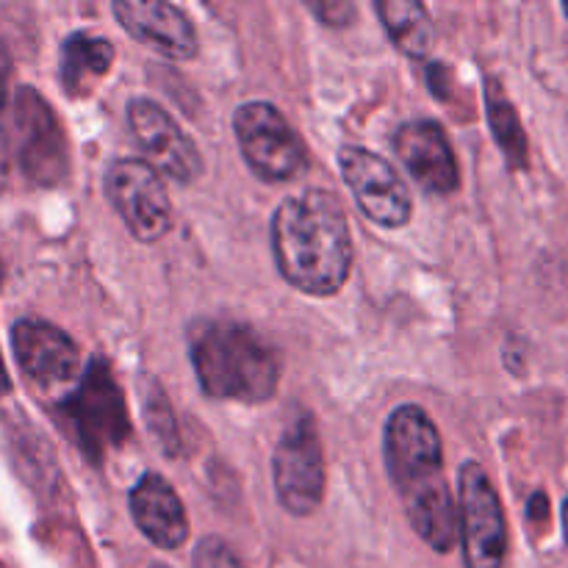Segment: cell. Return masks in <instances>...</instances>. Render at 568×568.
I'll return each instance as SVG.
<instances>
[{
    "mask_svg": "<svg viewBox=\"0 0 568 568\" xmlns=\"http://www.w3.org/2000/svg\"><path fill=\"white\" fill-rule=\"evenodd\" d=\"M128 128L144 159L159 175L170 181L194 183L203 175V155L189 133L172 120L170 111L150 98H133L128 103Z\"/></svg>",
    "mask_w": 568,
    "mask_h": 568,
    "instance_id": "30bf717a",
    "label": "cell"
},
{
    "mask_svg": "<svg viewBox=\"0 0 568 568\" xmlns=\"http://www.w3.org/2000/svg\"><path fill=\"white\" fill-rule=\"evenodd\" d=\"M105 197L136 242L153 244L172 227L166 183L148 161L116 159L105 170Z\"/></svg>",
    "mask_w": 568,
    "mask_h": 568,
    "instance_id": "ba28073f",
    "label": "cell"
},
{
    "mask_svg": "<svg viewBox=\"0 0 568 568\" xmlns=\"http://www.w3.org/2000/svg\"><path fill=\"white\" fill-rule=\"evenodd\" d=\"M486 111H488V125H491L494 142L508 159L510 170H525L527 166V136L521 128L516 105L510 103L508 94L503 92L497 78H486Z\"/></svg>",
    "mask_w": 568,
    "mask_h": 568,
    "instance_id": "ac0fdd59",
    "label": "cell"
},
{
    "mask_svg": "<svg viewBox=\"0 0 568 568\" xmlns=\"http://www.w3.org/2000/svg\"><path fill=\"white\" fill-rule=\"evenodd\" d=\"M11 349L22 375L42 392L72 386V381H78L83 372L78 344L48 320L26 316L14 322Z\"/></svg>",
    "mask_w": 568,
    "mask_h": 568,
    "instance_id": "7c38bea8",
    "label": "cell"
},
{
    "mask_svg": "<svg viewBox=\"0 0 568 568\" xmlns=\"http://www.w3.org/2000/svg\"><path fill=\"white\" fill-rule=\"evenodd\" d=\"M547 508H549L547 494L538 491L530 497V510H527V516H530V519H538V516H541V519H547Z\"/></svg>",
    "mask_w": 568,
    "mask_h": 568,
    "instance_id": "603a6c76",
    "label": "cell"
},
{
    "mask_svg": "<svg viewBox=\"0 0 568 568\" xmlns=\"http://www.w3.org/2000/svg\"><path fill=\"white\" fill-rule=\"evenodd\" d=\"M0 283H3V264H0ZM11 392V381H9V372H6L3 364V355H0V399Z\"/></svg>",
    "mask_w": 568,
    "mask_h": 568,
    "instance_id": "cb8c5ba5",
    "label": "cell"
},
{
    "mask_svg": "<svg viewBox=\"0 0 568 568\" xmlns=\"http://www.w3.org/2000/svg\"><path fill=\"white\" fill-rule=\"evenodd\" d=\"M394 153L408 175L430 194H453L460 186V170L447 131L433 120H410L394 133Z\"/></svg>",
    "mask_w": 568,
    "mask_h": 568,
    "instance_id": "4fadbf2b",
    "label": "cell"
},
{
    "mask_svg": "<svg viewBox=\"0 0 568 568\" xmlns=\"http://www.w3.org/2000/svg\"><path fill=\"white\" fill-rule=\"evenodd\" d=\"M6 105H9V55H6L3 44H0V142H3Z\"/></svg>",
    "mask_w": 568,
    "mask_h": 568,
    "instance_id": "7402d4cb",
    "label": "cell"
},
{
    "mask_svg": "<svg viewBox=\"0 0 568 568\" xmlns=\"http://www.w3.org/2000/svg\"><path fill=\"white\" fill-rule=\"evenodd\" d=\"M17 164L39 186H55L70 170L67 136L48 100L33 87H20L11 103Z\"/></svg>",
    "mask_w": 568,
    "mask_h": 568,
    "instance_id": "9c48e42d",
    "label": "cell"
},
{
    "mask_svg": "<svg viewBox=\"0 0 568 568\" xmlns=\"http://www.w3.org/2000/svg\"><path fill=\"white\" fill-rule=\"evenodd\" d=\"M194 568H244V564L222 538L205 536L194 549Z\"/></svg>",
    "mask_w": 568,
    "mask_h": 568,
    "instance_id": "ffe728a7",
    "label": "cell"
},
{
    "mask_svg": "<svg viewBox=\"0 0 568 568\" xmlns=\"http://www.w3.org/2000/svg\"><path fill=\"white\" fill-rule=\"evenodd\" d=\"M564 11H566V17H568V0L564 3Z\"/></svg>",
    "mask_w": 568,
    "mask_h": 568,
    "instance_id": "4316f807",
    "label": "cell"
},
{
    "mask_svg": "<svg viewBox=\"0 0 568 568\" xmlns=\"http://www.w3.org/2000/svg\"><path fill=\"white\" fill-rule=\"evenodd\" d=\"M139 394H142V410H144V419H148V430L150 436L159 442L161 453H164L166 458L181 455V433H178L175 410H172L164 388L159 386L155 377H142V383H139Z\"/></svg>",
    "mask_w": 568,
    "mask_h": 568,
    "instance_id": "d6986e66",
    "label": "cell"
},
{
    "mask_svg": "<svg viewBox=\"0 0 568 568\" xmlns=\"http://www.w3.org/2000/svg\"><path fill=\"white\" fill-rule=\"evenodd\" d=\"M564 532H566V544H568V499L564 503Z\"/></svg>",
    "mask_w": 568,
    "mask_h": 568,
    "instance_id": "d4e9b609",
    "label": "cell"
},
{
    "mask_svg": "<svg viewBox=\"0 0 568 568\" xmlns=\"http://www.w3.org/2000/svg\"><path fill=\"white\" fill-rule=\"evenodd\" d=\"M233 133L244 161L261 181H294L308 164L303 139L275 103L250 100L239 105L233 114Z\"/></svg>",
    "mask_w": 568,
    "mask_h": 568,
    "instance_id": "8992f818",
    "label": "cell"
},
{
    "mask_svg": "<svg viewBox=\"0 0 568 568\" xmlns=\"http://www.w3.org/2000/svg\"><path fill=\"white\" fill-rule=\"evenodd\" d=\"M111 11L125 33L164 59L186 61L197 55V31L178 6L164 0H116Z\"/></svg>",
    "mask_w": 568,
    "mask_h": 568,
    "instance_id": "5bb4252c",
    "label": "cell"
},
{
    "mask_svg": "<svg viewBox=\"0 0 568 568\" xmlns=\"http://www.w3.org/2000/svg\"><path fill=\"white\" fill-rule=\"evenodd\" d=\"M272 255L283 281L311 297H331L353 272V233L342 203L327 189H305L272 214Z\"/></svg>",
    "mask_w": 568,
    "mask_h": 568,
    "instance_id": "7a4b0ae2",
    "label": "cell"
},
{
    "mask_svg": "<svg viewBox=\"0 0 568 568\" xmlns=\"http://www.w3.org/2000/svg\"><path fill=\"white\" fill-rule=\"evenodd\" d=\"M148 568H166V566H161V564H153V566H148Z\"/></svg>",
    "mask_w": 568,
    "mask_h": 568,
    "instance_id": "484cf974",
    "label": "cell"
},
{
    "mask_svg": "<svg viewBox=\"0 0 568 568\" xmlns=\"http://www.w3.org/2000/svg\"><path fill=\"white\" fill-rule=\"evenodd\" d=\"M383 458L416 536L436 552L458 547V503L444 475V444L419 405H399L383 427Z\"/></svg>",
    "mask_w": 568,
    "mask_h": 568,
    "instance_id": "6da1fadb",
    "label": "cell"
},
{
    "mask_svg": "<svg viewBox=\"0 0 568 568\" xmlns=\"http://www.w3.org/2000/svg\"><path fill=\"white\" fill-rule=\"evenodd\" d=\"M338 170H342L344 183L353 192L358 209L375 225H408L410 211H414L408 183L399 178V172L383 155L372 153L361 144H344L338 150Z\"/></svg>",
    "mask_w": 568,
    "mask_h": 568,
    "instance_id": "8fae6325",
    "label": "cell"
},
{
    "mask_svg": "<svg viewBox=\"0 0 568 568\" xmlns=\"http://www.w3.org/2000/svg\"><path fill=\"white\" fill-rule=\"evenodd\" d=\"M308 9L322 26L333 28L349 26V20L355 17V3H347V0H322V3H308Z\"/></svg>",
    "mask_w": 568,
    "mask_h": 568,
    "instance_id": "44dd1931",
    "label": "cell"
},
{
    "mask_svg": "<svg viewBox=\"0 0 568 568\" xmlns=\"http://www.w3.org/2000/svg\"><path fill=\"white\" fill-rule=\"evenodd\" d=\"M133 525L159 549H181L189 541V516L166 477L144 471L128 494Z\"/></svg>",
    "mask_w": 568,
    "mask_h": 568,
    "instance_id": "9a60e30c",
    "label": "cell"
},
{
    "mask_svg": "<svg viewBox=\"0 0 568 568\" xmlns=\"http://www.w3.org/2000/svg\"><path fill=\"white\" fill-rule=\"evenodd\" d=\"M377 17L394 48L408 59H425L436 39L430 11L416 0H377Z\"/></svg>",
    "mask_w": 568,
    "mask_h": 568,
    "instance_id": "e0dca14e",
    "label": "cell"
},
{
    "mask_svg": "<svg viewBox=\"0 0 568 568\" xmlns=\"http://www.w3.org/2000/svg\"><path fill=\"white\" fill-rule=\"evenodd\" d=\"M200 388L211 399L270 403L281 386V355L261 333L231 320H200L189 333Z\"/></svg>",
    "mask_w": 568,
    "mask_h": 568,
    "instance_id": "3957f363",
    "label": "cell"
},
{
    "mask_svg": "<svg viewBox=\"0 0 568 568\" xmlns=\"http://www.w3.org/2000/svg\"><path fill=\"white\" fill-rule=\"evenodd\" d=\"M458 541L466 568H503L508 552V525L503 503L477 460L458 471Z\"/></svg>",
    "mask_w": 568,
    "mask_h": 568,
    "instance_id": "52a82bcc",
    "label": "cell"
},
{
    "mask_svg": "<svg viewBox=\"0 0 568 568\" xmlns=\"http://www.w3.org/2000/svg\"><path fill=\"white\" fill-rule=\"evenodd\" d=\"M275 497L286 514L311 516L325 497V453L311 410H297L277 438L272 455Z\"/></svg>",
    "mask_w": 568,
    "mask_h": 568,
    "instance_id": "5b68a950",
    "label": "cell"
},
{
    "mask_svg": "<svg viewBox=\"0 0 568 568\" xmlns=\"http://www.w3.org/2000/svg\"><path fill=\"white\" fill-rule=\"evenodd\" d=\"M114 44L94 33L75 31L61 42V87L70 98H87L114 64Z\"/></svg>",
    "mask_w": 568,
    "mask_h": 568,
    "instance_id": "2e32d148",
    "label": "cell"
},
{
    "mask_svg": "<svg viewBox=\"0 0 568 568\" xmlns=\"http://www.w3.org/2000/svg\"><path fill=\"white\" fill-rule=\"evenodd\" d=\"M59 414L67 430L75 436L78 449L92 464H103L105 455L125 447L131 438L125 394L116 383L111 364L100 355L89 358L78 377V386L61 397Z\"/></svg>",
    "mask_w": 568,
    "mask_h": 568,
    "instance_id": "277c9868",
    "label": "cell"
}]
</instances>
